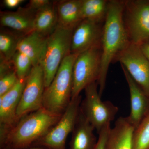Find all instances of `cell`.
Returning <instances> with one entry per match:
<instances>
[{"instance_id":"obj_1","label":"cell","mask_w":149,"mask_h":149,"mask_svg":"<svg viewBox=\"0 0 149 149\" xmlns=\"http://www.w3.org/2000/svg\"><path fill=\"white\" fill-rule=\"evenodd\" d=\"M124 1H109L101 40V65L99 79V93L102 97L105 88L110 65L130 44L123 20Z\"/></svg>"},{"instance_id":"obj_2","label":"cell","mask_w":149,"mask_h":149,"mask_svg":"<svg viewBox=\"0 0 149 149\" xmlns=\"http://www.w3.org/2000/svg\"><path fill=\"white\" fill-rule=\"evenodd\" d=\"M62 115L51 112L43 107L26 115L9 131L3 149H23L32 146L45 136Z\"/></svg>"},{"instance_id":"obj_3","label":"cell","mask_w":149,"mask_h":149,"mask_svg":"<svg viewBox=\"0 0 149 149\" xmlns=\"http://www.w3.org/2000/svg\"><path fill=\"white\" fill-rule=\"evenodd\" d=\"M78 55L70 54L63 60L52 83L45 88L43 107L56 114H62L72 98L73 68Z\"/></svg>"},{"instance_id":"obj_4","label":"cell","mask_w":149,"mask_h":149,"mask_svg":"<svg viewBox=\"0 0 149 149\" xmlns=\"http://www.w3.org/2000/svg\"><path fill=\"white\" fill-rule=\"evenodd\" d=\"M73 30L58 26L47 37L45 50L40 63L44 71L45 88L52 83L63 60L71 54Z\"/></svg>"},{"instance_id":"obj_5","label":"cell","mask_w":149,"mask_h":149,"mask_svg":"<svg viewBox=\"0 0 149 149\" xmlns=\"http://www.w3.org/2000/svg\"><path fill=\"white\" fill-rule=\"evenodd\" d=\"M97 82L85 88V97L81 102L80 109L86 119L97 133L110 127L118 112V108L111 102L102 100Z\"/></svg>"},{"instance_id":"obj_6","label":"cell","mask_w":149,"mask_h":149,"mask_svg":"<svg viewBox=\"0 0 149 149\" xmlns=\"http://www.w3.org/2000/svg\"><path fill=\"white\" fill-rule=\"evenodd\" d=\"M123 20L130 43L149 42V0L124 1Z\"/></svg>"},{"instance_id":"obj_7","label":"cell","mask_w":149,"mask_h":149,"mask_svg":"<svg viewBox=\"0 0 149 149\" xmlns=\"http://www.w3.org/2000/svg\"><path fill=\"white\" fill-rule=\"evenodd\" d=\"M101 46L95 47L77 55L73 68L71 99L80 95L85 88L98 80L101 65Z\"/></svg>"},{"instance_id":"obj_8","label":"cell","mask_w":149,"mask_h":149,"mask_svg":"<svg viewBox=\"0 0 149 149\" xmlns=\"http://www.w3.org/2000/svg\"><path fill=\"white\" fill-rule=\"evenodd\" d=\"M82 102V96L71 99L58 122L47 134L32 146H40L48 149H66L68 137L73 131Z\"/></svg>"},{"instance_id":"obj_9","label":"cell","mask_w":149,"mask_h":149,"mask_svg":"<svg viewBox=\"0 0 149 149\" xmlns=\"http://www.w3.org/2000/svg\"><path fill=\"white\" fill-rule=\"evenodd\" d=\"M45 89L42 68L40 64L33 66L27 77L16 111L18 120L26 115L43 107Z\"/></svg>"},{"instance_id":"obj_10","label":"cell","mask_w":149,"mask_h":149,"mask_svg":"<svg viewBox=\"0 0 149 149\" xmlns=\"http://www.w3.org/2000/svg\"><path fill=\"white\" fill-rule=\"evenodd\" d=\"M149 98V61L140 46L130 43L116 58Z\"/></svg>"},{"instance_id":"obj_11","label":"cell","mask_w":149,"mask_h":149,"mask_svg":"<svg viewBox=\"0 0 149 149\" xmlns=\"http://www.w3.org/2000/svg\"><path fill=\"white\" fill-rule=\"evenodd\" d=\"M28 77V76H27ZM27 77L18 79L16 84L7 93L0 96V144L4 146L8 134L17 122L16 111Z\"/></svg>"},{"instance_id":"obj_12","label":"cell","mask_w":149,"mask_h":149,"mask_svg":"<svg viewBox=\"0 0 149 149\" xmlns=\"http://www.w3.org/2000/svg\"><path fill=\"white\" fill-rule=\"evenodd\" d=\"M103 23L83 19L72 32L70 53L78 55L88 49L101 46Z\"/></svg>"},{"instance_id":"obj_13","label":"cell","mask_w":149,"mask_h":149,"mask_svg":"<svg viewBox=\"0 0 149 149\" xmlns=\"http://www.w3.org/2000/svg\"><path fill=\"white\" fill-rule=\"evenodd\" d=\"M121 67L130 92V111L128 118L136 129L148 113L149 98L130 76L125 68L122 65Z\"/></svg>"},{"instance_id":"obj_14","label":"cell","mask_w":149,"mask_h":149,"mask_svg":"<svg viewBox=\"0 0 149 149\" xmlns=\"http://www.w3.org/2000/svg\"><path fill=\"white\" fill-rule=\"evenodd\" d=\"M36 12L26 6L15 11L1 12V25L12 29L22 36H25L34 31Z\"/></svg>"},{"instance_id":"obj_15","label":"cell","mask_w":149,"mask_h":149,"mask_svg":"<svg viewBox=\"0 0 149 149\" xmlns=\"http://www.w3.org/2000/svg\"><path fill=\"white\" fill-rule=\"evenodd\" d=\"M135 129L128 117H119L109 130L104 149H133Z\"/></svg>"},{"instance_id":"obj_16","label":"cell","mask_w":149,"mask_h":149,"mask_svg":"<svg viewBox=\"0 0 149 149\" xmlns=\"http://www.w3.org/2000/svg\"><path fill=\"white\" fill-rule=\"evenodd\" d=\"M95 128L80 108V112L72 132L70 149H95L97 140L94 134Z\"/></svg>"},{"instance_id":"obj_17","label":"cell","mask_w":149,"mask_h":149,"mask_svg":"<svg viewBox=\"0 0 149 149\" xmlns=\"http://www.w3.org/2000/svg\"><path fill=\"white\" fill-rule=\"evenodd\" d=\"M82 0H63L56 2L58 26L72 29L83 20L81 15Z\"/></svg>"},{"instance_id":"obj_18","label":"cell","mask_w":149,"mask_h":149,"mask_svg":"<svg viewBox=\"0 0 149 149\" xmlns=\"http://www.w3.org/2000/svg\"><path fill=\"white\" fill-rule=\"evenodd\" d=\"M47 37L33 31L21 38L18 43L17 51L29 57L34 66L40 64L44 55Z\"/></svg>"},{"instance_id":"obj_19","label":"cell","mask_w":149,"mask_h":149,"mask_svg":"<svg viewBox=\"0 0 149 149\" xmlns=\"http://www.w3.org/2000/svg\"><path fill=\"white\" fill-rule=\"evenodd\" d=\"M56 1L36 12L34 21V31L48 37L58 26Z\"/></svg>"},{"instance_id":"obj_20","label":"cell","mask_w":149,"mask_h":149,"mask_svg":"<svg viewBox=\"0 0 149 149\" xmlns=\"http://www.w3.org/2000/svg\"><path fill=\"white\" fill-rule=\"evenodd\" d=\"M109 1L82 0L81 15L83 19L104 23L107 16Z\"/></svg>"},{"instance_id":"obj_21","label":"cell","mask_w":149,"mask_h":149,"mask_svg":"<svg viewBox=\"0 0 149 149\" xmlns=\"http://www.w3.org/2000/svg\"><path fill=\"white\" fill-rule=\"evenodd\" d=\"M23 36L15 32L1 31L0 34L1 60L11 62L17 51V46Z\"/></svg>"},{"instance_id":"obj_22","label":"cell","mask_w":149,"mask_h":149,"mask_svg":"<svg viewBox=\"0 0 149 149\" xmlns=\"http://www.w3.org/2000/svg\"><path fill=\"white\" fill-rule=\"evenodd\" d=\"M133 149H149V113L134 130Z\"/></svg>"},{"instance_id":"obj_23","label":"cell","mask_w":149,"mask_h":149,"mask_svg":"<svg viewBox=\"0 0 149 149\" xmlns=\"http://www.w3.org/2000/svg\"><path fill=\"white\" fill-rule=\"evenodd\" d=\"M12 62L18 79L27 77L34 66L29 57L19 51L15 54Z\"/></svg>"},{"instance_id":"obj_24","label":"cell","mask_w":149,"mask_h":149,"mask_svg":"<svg viewBox=\"0 0 149 149\" xmlns=\"http://www.w3.org/2000/svg\"><path fill=\"white\" fill-rule=\"evenodd\" d=\"M18 78L14 68L0 74V96L11 90L17 83Z\"/></svg>"},{"instance_id":"obj_25","label":"cell","mask_w":149,"mask_h":149,"mask_svg":"<svg viewBox=\"0 0 149 149\" xmlns=\"http://www.w3.org/2000/svg\"><path fill=\"white\" fill-rule=\"evenodd\" d=\"M52 2V1L49 0H31L26 7L37 11L49 5Z\"/></svg>"},{"instance_id":"obj_26","label":"cell","mask_w":149,"mask_h":149,"mask_svg":"<svg viewBox=\"0 0 149 149\" xmlns=\"http://www.w3.org/2000/svg\"><path fill=\"white\" fill-rule=\"evenodd\" d=\"M111 127L105 128L99 134L98 139L95 149H104Z\"/></svg>"},{"instance_id":"obj_27","label":"cell","mask_w":149,"mask_h":149,"mask_svg":"<svg viewBox=\"0 0 149 149\" xmlns=\"http://www.w3.org/2000/svg\"><path fill=\"white\" fill-rule=\"evenodd\" d=\"M24 1L23 0H4V4L10 8H14L17 7Z\"/></svg>"},{"instance_id":"obj_28","label":"cell","mask_w":149,"mask_h":149,"mask_svg":"<svg viewBox=\"0 0 149 149\" xmlns=\"http://www.w3.org/2000/svg\"><path fill=\"white\" fill-rule=\"evenodd\" d=\"M140 47L142 52L149 61V42L142 44Z\"/></svg>"},{"instance_id":"obj_29","label":"cell","mask_w":149,"mask_h":149,"mask_svg":"<svg viewBox=\"0 0 149 149\" xmlns=\"http://www.w3.org/2000/svg\"><path fill=\"white\" fill-rule=\"evenodd\" d=\"M3 149H10L8 148H5ZM23 149H48L46 148H44L43 147L40 146H32L29 147V148H27Z\"/></svg>"},{"instance_id":"obj_30","label":"cell","mask_w":149,"mask_h":149,"mask_svg":"<svg viewBox=\"0 0 149 149\" xmlns=\"http://www.w3.org/2000/svg\"><path fill=\"white\" fill-rule=\"evenodd\" d=\"M148 113H149V112Z\"/></svg>"}]
</instances>
